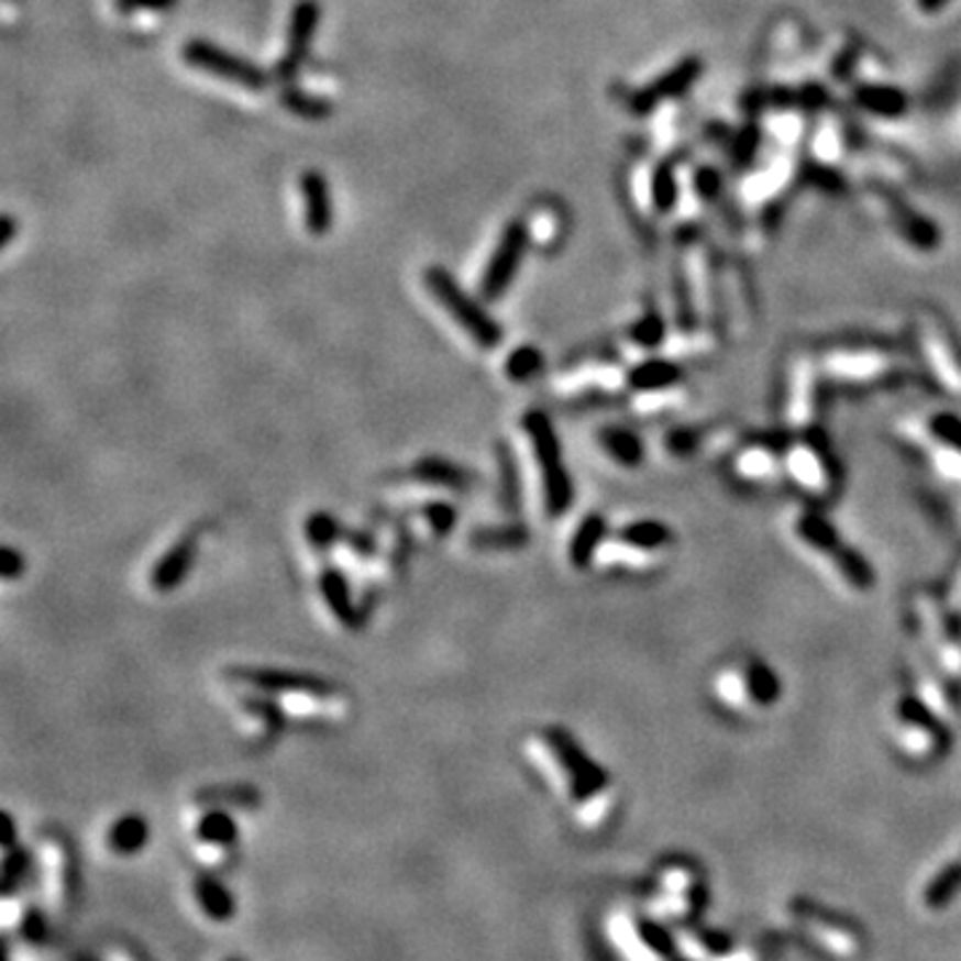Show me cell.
Instances as JSON below:
<instances>
[{"label": "cell", "instance_id": "obj_18", "mask_svg": "<svg viewBox=\"0 0 961 961\" xmlns=\"http://www.w3.org/2000/svg\"><path fill=\"white\" fill-rule=\"evenodd\" d=\"M299 190H302L305 201V224L313 235H323L332 228V196H329V183L323 174L305 172L299 179Z\"/></svg>", "mask_w": 961, "mask_h": 961}, {"label": "cell", "instance_id": "obj_19", "mask_svg": "<svg viewBox=\"0 0 961 961\" xmlns=\"http://www.w3.org/2000/svg\"><path fill=\"white\" fill-rule=\"evenodd\" d=\"M914 676H916V695L925 700L929 708L935 710V714L940 716V719H957L959 714V703L957 697H953L951 684H946V673L940 671V667H927V663H919L914 667Z\"/></svg>", "mask_w": 961, "mask_h": 961}, {"label": "cell", "instance_id": "obj_31", "mask_svg": "<svg viewBox=\"0 0 961 961\" xmlns=\"http://www.w3.org/2000/svg\"><path fill=\"white\" fill-rule=\"evenodd\" d=\"M201 901L206 903V906H209V910L211 914H217V916H224L230 910V901H228V895H224V890L220 887V884L217 882H201Z\"/></svg>", "mask_w": 961, "mask_h": 961}, {"label": "cell", "instance_id": "obj_17", "mask_svg": "<svg viewBox=\"0 0 961 961\" xmlns=\"http://www.w3.org/2000/svg\"><path fill=\"white\" fill-rule=\"evenodd\" d=\"M817 383H815V374L813 372H796L791 374V383H788V393H785V404H783V415L785 422H788L791 430H809L815 428V417H817Z\"/></svg>", "mask_w": 961, "mask_h": 961}, {"label": "cell", "instance_id": "obj_3", "mask_svg": "<svg viewBox=\"0 0 961 961\" xmlns=\"http://www.w3.org/2000/svg\"><path fill=\"white\" fill-rule=\"evenodd\" d=\"M710 695L723 710L738 716H756L772 710L783 695L777 673L753 654L723 660L710 678Z\"/></svg>", "mask_w": 961, "mask_h": 961}, {"label": "cell", "instance_id": "obj_1", "mask_svg": "<svg viewBox=\"0 0 961 961\" xmlns=\"http://www.w3.org/2000/svg\"><path fill=\"white\" fill-rule=\"evenodd\" d=\"M788 537L796 551L813 561L817 572L828 574L836 588L847 593H869L876 583L869 561L863 559L852 545L841 540L836 527H831L826 516L813 508L794 510L788 523Z\"/></svg>", "mask_w": 961, "mask_h": 961}, {"label": "cell", "instance_id": "obj_25", "mask_svg": "<svg viewBox=\"0 0 961 961\" xmlns=\"http://www.w3.org/2000/svg\"><path fill=\"white\" fill-rule=\"evenodd\" d=\"M198 839L211 847H230L239 839V826H235V820L228 813L211 809L201 820V826H198Z\"/></svg>", "mask_w": 961, "mask_h": 961}, {"label": "cell", "instance_id": "obj_20", "mask_svg": "<svg viewBox=\"0 0 961 961\" xmlns=\"http://www.w3.org/2000/svg\"><path fill=\"white\" fill-rule=\"evenodd\" d=\"M192 561H196V537L187 534L164 555V559L158 561V564H155L153 588L161 593L177 588V585L187 577V572H190Z\"/></svg>", "mask_w": 961, "mask_h": 961}, {"label": "cell", "instance_id": "obj_16", "mask_svg": "<svg viewBox=\"0 0 961 961\" xmlns=\"http://www.w3.org/2000/svg\"><path fill=\"white\" fill-rule=\"evenodd\" d=\"M828 369L836 379H844L850 385H873L887 379L892 372V361L882 353H831Z\"/></svg>", "mask_w": 961, "mask_h": 961}, {"label": "cell", "instance_id": "obj_7", "mask_svg": "<svg viewBox=\"0 0 961 961\" xmlns=\"http://www.w3.org/2000/svg\"><path fill=\"white\" fill-rule=\"evenodd\" d=\"M523 430L532 444L534 463L540 467V486H542V502H545V513L555 518L564 516L570 510L574 489L572 478L566 473L564 457H561L559 435L553 433L551 420L542 411H529L523 417Z\"/></svg>", "mask_w": 961, "mask_h": 961}, {"label": "cell", "instance_id": "obj_29", "mask_svg": "<svg viewBox=\"0 0 961 961\" xmlns=\"http://www.w3.org/2000/svg\"><path fill=\"white\" fill-rule=\"evenodd\" d=\"M540 366H542V355L537 353L534 347H518V351L510 353L508 358V377L523 383V379L534 377V374L540 372Z\"/></svg>", "mask_w": 961, "mask_h": 961}, {"label": "cell", "instance_id": "obj_32", "mask_svg": "<svg viewBox=\"0 0 961 961\" xmlns=\"http://www.w3.org/2000/svg\"><path fill=\"white\" fill-rule=\"evenodd\" d=\"M518 476H516V465L513 460L505 457L502 454V502L508 505L510 510L518 508Z\"/></svg>", "mask_w": 961, "mask_h": 961}, {"label": "cell", "instance_id": "obj_28", "mask_svg": "<svg viewBox=\"0 0 961 961\" xmlns=\"http://www.w3.org/2000/svg\"><path fill=\"white\" fill-rule=\"evenodd\" d=\"M523 542H527V529L513 527V523H508V527L481 529V532L476 534V545L491 548V551H499V548L510 551V548L523 545Z\"/></svg>", "mask_w": 961, "mask_h": 961}, {"label": "cell", "instance_id": "obj_11", "mask_svg": "<svg viewBox=\"0 0 961 961\" xmlns=\"http://www.w3.org/2000/svg\"><path fill=\"white\" fill-rule=\"evenodd\" d=\"M185 62L196 70H203L217 78L230 80V84L243 86L248 91H265L267 89V73L259 70L254 62L243 59V56L228 52V48L217 46L209 41H187L183 48Z\"/></svg>", "mask_w": 961, "mask_h": 961}, {"label": "cell", "instance_id": "obj_14", "mask_svg": "<svg viewBox=\"0 0 961 961\" xmlns=\"http://www.w3.org/2000/svg\"><path fill=\"white\" fill-rule=\"evenodd\" d=\"M318 19H321V9L316 0H297L289 19V33H286V52L278 62V75L284 80L295 78L302 67L305 56L310 52V41L318 30Z\"/></svg>", "mask_w": 961, "mask_h": 961}, {"label": "cell", "instance_id": "obj_2", "mask_svg": "<svg viewBox=\"0 0 961 961\" xmlns=\"http://www.w3.org/2000/svg\"><path fill=\"white\" fill-rule=\"evenodd\" d=\"M908 446L919 454L929 476L946 491L961 518V420L953 415H932L910 420L901 428Z\"/></svg>", "mask_w": 961, "mask_h": 961}, {"label": "cell", "instance_id": "obj_26", "mask_svg": "<svg viewBox=\"0 0 961 961\" xmlns=\"http://www.w3.org/2000/svg\"><path fill=\"white\" fill-rule=\"evenodd\" d=\"M145 841H147V826L145 820L136 815H129L123 817V820H118L110 831V847L123 854L136 852Z\"/></svg>", "mask_w": 961, "mask_h": 961}, {"label": "cell", "instance_id": "obj_15", "mask_svg": "<svg viewBox=\"0 0 961 961\" xmlns=\"http://www.w3.org/2000/svg\"><path fill=\"white\" fill-rule=\"evenodd\" d=\"M235 678L243 684L257 686L262 692H273V695H299V697H327L334 695V686L323 678L310 676V673H295V671H267V667H257V671H235Z\"/></svg>", "mask_w": 961, "mask_h": 961}, {"label": "cell", "instance_id": "obj_33", "mask_svg": "<svg viewBox=\"0 0 961 961\" xmlns=\"http://www.w3.org/2000/svg\"><path fill=\"white\" fill-rule=\"evenodd\" d=\"M177 0H115V9L121 14H134V11H166L174 9Z\"/></svg>", "mask_w": 961, "mask_h": 961}, {"label": "cell", "instance_id": "obj_23", "mask_svg": "<svg viewBox=\"0 0 961 961\" xmlns=\"http://www.w3.org/2000/svg\"><path fill=\"white\" fill-rule=\"evenodd\" d=\"M411 478L422 481V484L449 486V489H465L471 484V476H467L463 467L452 465L449 460L441 457H428L422 463H417L411 467Z\"/></svg>", "mask_w": 961, "mask_h": 961}, {"label": "cell", "instance_id": "obj_9", "mask_svg": "<svg viewBox=\"0 0 961 961\" xmlns=\"http://www.w3.org/2000/svg\"><path fill=\"white\" fill-rule=\"evenodd\" d=\"M426 286L439 299L441 308L452 313L454 321L476 340V345L491 351L502 342V329L497 327L495 318L486 313L476 299L465 295V289L454 280L452 273H446L444 267H430L426 270Z\"/></svg>", "mask_w": 961, "mask_h": 961}, {"label": "cell", "instance_id": "obj_27", "mask_svg": "<svg viewBox=\"0 0 961 961\" xmlns=\"http://www.w3.org/2000/svg\"><path fill=\"white\" fill-rule=\"evenodd\" d=\"M284 104L291 112H295V115L308 118V121H321V118L332 115V110H334L329 99L310 97V93H305V91H299V89H286L284 91Z\"/></svg>", "mask_w": 961, "mask_h": 961}, {"label": "cell", "instance_id": "obj_10", "mask_svg": "<svg viewBox=\"0 0 961 961\" xmlns=\"http://www.w3.org/2000/svg\"><path fill=\"white\" fill-rule=\"evenodd\" d=\"M545 748L551 751V756L559 761L561 775H564V780L572 788L570 791L572 798H577V802H588V798L607 794V785H609L607 775L601 772V766L593 764V761L585 756V751L572 740L570 732H564V729L559 727L548 729Z\"/></svg>", "mask_w": 961, "mask_h": 961}, {"label": "cell", "instance_id": "obj_30", "mask_svg": "<svg viewBox=\"0 0 961 961\" xmlns=\"http://www.w3.org/2000/svg\"><path fill=\"white\" fill-rule=\"evenodd\" d=\"M305 529H308V540L313 542L316 548H321V551H327L336 537H340V523H336L334 516L329 513H316Z\"/></svg>", "mask_w": 961, "mask_h": 961}, {"label": "cell", "instance_id": "obj_21", "mask_svg": "<svg viewBox=\"0 0 961 961\" xmlns=\"http://www.w3.org/2000/svg\"><path fill=\"white\" fill-rule=\"evenodd\" d=\"M596 441L611 463L620 467H639L641 460H644V444H641V439L633 430L622 426H604L596 433Z\"/></svg>", "mask_w": 961, "mask_h": 961}, {"label": "cell", "instance_id": "obj_22", "mask_svg": "<svg viewBox=\"0 0 961 961\" xmlns=\"http://www.w3.org/2000/svg\"><path fill=\"white\" fill-rule=\"evenodd\" d=\"M604 540H607V521L598 513L585 516L574 529L570 540V561L577 570H585L598 559Z\"/></svg>", "mask_w": 961, "mask_h": 961}, {"label": "cell", "instance_id": "obj_4", "mask_svg": "<svg viewBox=\"0 0 961 961\" xmlns=\"http://www.w3.org/2000/svg\"><path fill=\"white\" fill-rule=\"evenodd\" d=\"M673 551H676V534L667 523L654 521V518H639V521H630L607 537L598 551V559L620 572L644 574L665 566Z\"/></svg>", "mask_w": 961, "mask_h": 961}, {"label": "cell", "instance_id": "obj_12", "mask_svg": "<svg viewBox=\"0 0 961 961\" xmlns=\"http://www.w3.org/2000/svg\"><path fill=\"white\" fill-rule=\"evenodd\" d=\"M785 439L780 435H759V439H748L745 444L734 449L732 454V476L745 486H772L780 478H785L783 467Z\"/></svg>", "mask_w": 961, "mask_h": 961}, {"label": "cell", "instance_id": "obj_8", "mask_svg": "<svg viewBox=\"0 0 961 961\" xmlns=\"http://www.w3.org/2000/svg\"><path fill=\"white\" fill-rule=\"evenodd\" d=\"M914 622L919 626L921 639L932 652L935 665L948 678H961V620L957 611L948 609L943 596L919 590L910 601Z\"/></svg>", "mask_w": 961, "mask_h": 961}, {"label": "cell", "instance_id": "obj_35", "mask_svg": "<svg viewBox=\"0 0 961 961\" xmlns=\"http://www.w3.org/2000/svg\"><path fill=\"white\" fill-rule=\"evenodd\" d=\"M22 555L16 551H11V548H5L3 551V577L5 579H14L19 572H22Z\"/></svg>", "mask_w": 961, "mask_h": 961}, {"label": "cell", "instance_id": "obj_13", "mask_svg": "<svg viewBox=\"0 0 961 961\" xmlns=\"http://www.w3.org/2000/svg\"><path fill=\"white\" fill-rule=\"evenodd\" d=\"M527 224L510 222L505 228L502 239H499L495 254H491L489 265H486L484 278H481V295L484 299H497L513 280L518 265L523 259V248H527Z\"/></svg>", "mask_w": 961, "mask_h": 961}, {"label": "cell", "instance_id": "obj_5", "mask_svg": "<svg viewBox=\"0 0 961 961\" xmlns=\"http://www.w3.org/2000/svg\"><path fill=\"white\" fill-rule=\"evenodd\" d=\"M890 727L895 748L914 764H932L951 748L946 719H940L919 695H901L892 703Z\"/></svg>", "mask_w": 961, "mask_h": 961}, {"label": "cell", "instance_id": "obj_34", "mask_svg": "<svg viewBox=\"0 0 961 961\" xmlns=\"http://www.w3.org/2000/svg\"><path fill=\"white\" fill-rule=\"evenodd\" d=\"M426 516L430 518V523H433V529L439 534L449 532V529H452V523H454V508H449V505H441V502L428 505Z\"/></svg>", "mask_w": 961, "mask_h": 961}, {"label": "cell", "instance_id": "obj_6", "mask_svg": "<svg viewBox=\"0 0 961 961\" xmlns=\"http://www.w3.org/2000/svg\"><path fill=\"white\" fill-rule=\"evenodd\" d=\"M783 467L785 478L802 495L813 499H826L836 495V486H839V463L833 457L831 441L820 430L809 428L802 430L794 439H785Z\"/></svg>", "mask_w": 961, "mask_h": 961}, {"label": "cell", "instance_id": "obj_24", "mask_svg": "<svg viewBox=\"0 0 961 961\" xmlns=\"http://www.w3.org/2000/svg\"><path fill=\"white\" fill-rule=\"evenodd\" d=\"M321 593L327 598L329 609L334 611L336 620L345 622V626H355L358 620V611H355L351 601V588H347L345 577L336 570H327L321 574Z\"/></svg>", "mask_w": 961, "mask_h": 961}]
</instances>
